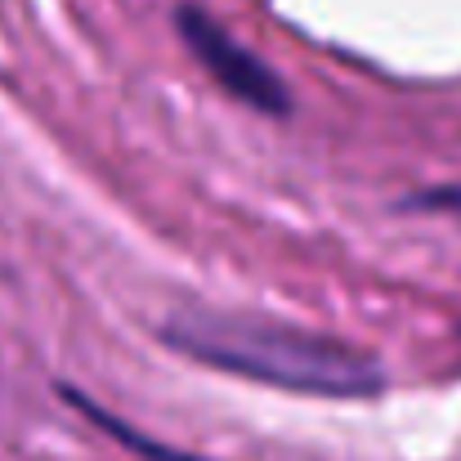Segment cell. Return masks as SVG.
Here are the masks:
<instances>
[{"instance_id":"6da1fadb","label":"cell","mask_w":461,"mask_h":461,"mask_svg":"<svg viewBox=\"0 0 461 461\" xmlns=\"http://www.w3.org/2000/svg\"><path fill=\"white\" fill-rule=\"evenodd\" d=\"M161 340L224 376L313 399H367L385 385L381 363L372 354L269 313L188 305L161 322Z\"/></svg>"},{"instance_id":"7a4b0ae2","label":"cell","mask_w":461,"mask_h":461,"mask_svg":"<svg viewBox=\"0 0 461 461\" xmlns=\"http://www.w3.org/2000/svg\"><path fill=\"white\" fill-rule=\"evenodd\" d=\"M175 32L188 45V54L206 68V77L238 104L265 113V117H287L292 113V90L287 81L260 59L251 54L229 27H220L206 9L197 5H175Z\"/></svg>"},{"instance_id":"3957f363","label":"cell","mask_w":461,"mask_h":461,"mask_svg":"<svg viewBox=\"0 0 461 461\" xmlns=\"http://www.w3.org/2000/svg\"><path fill=\"white\" fill-rule=\"evenodd\" d=\"M68 399H72V403H77V408H81V412H86L90 421H99V426H104L108 435H122V439H126V444H131L135 453H144V457H153V461H197V457H179V453H166V448H157V444H149L144 435H135V430H126V426H122L117 417H108V412H99V408H95V403H90L86 394H77V390H68Z\"/></svg>"}]
</instances>
